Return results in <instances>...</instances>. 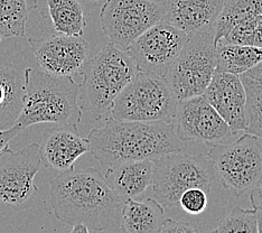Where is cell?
Listing matches in <instances>:
<instances>
[{
  "label": "cell",
  "mask_w": 262,
  "mask_h": 233,
  "mask_svg": "<svg viewBox=\"0 0 262 233\" xmlns=\"http://www.w3.org/2000/svg\"><path fill=\"white\" fill-rule=\"evenodd\" d=\"M50 194L53 211L61 222L84 224L90 232L120 231L124 201L98 170L61 172L51 182Z\"/></svg>",
  "instance_id": "obj_1"
},
{
  "label": "cell",
  "mask_w": 262,
  "mask_h": 233,
  "mask_svg": "<svg viewBox=\"0 0 262 233\" xmlns=\"http://www.w3.org/2000/svg\"><path fill=\"white\" fill-rule=\"evenodd\" d=\"M89 152L100 164L155 160L166 154L182 153L183 145L174 124L166 121H124L110 118L88 137Z\"/></svg>",
  "instance_id": "obj_2"
},
{
  "label": "cell",
  "mask_w": 262,
  "mask_h": 233,
  "mask_svg": "<svg viewBox=\"0 0 262 233\" xmlns=\"http://www.w3.org/2000/svg\"><path fill=\"white\" fill-rule=\"evenodd\" d=\"M23 109L16 123L24 130L37 123L77 124L82 109L80 88L72 77L47 74L40 69L27 68Z\"/></svg>",
  "instance_id": "obj_3"
},
{
  "label": "cell",
  "mask_w": 262,
  "mask_h": 233,
  "mask_svg": "<svg viewBox=\"0 0 262 233\" xmlns=\"http://www.w3.org/2000/svg\"><path fill=\"white\" fill-rule=\"evenodd\" d=\"M137 71L127 51L112 43L105 45L97 55L89 57L79 71L82 75L79 84L81 109L90 112L95 119L102 118Z\"/></svg>",
  "instance_id": "obj_4"
},
{
  "label": "cell",
  "mask_w": 262,
  "mask_h": 233,
  "mask_svg": "<svg viewBox=\"0 0 262 233\" xmlns=\"http://www.w3.org/2000/svg\"><path fill=\"white\" fill-rule=\"evenodd\" d=\"M178 99L164 75L137 71L111 107V118L172 123Z\"/></svg>",
  "instance_id": "obj_5"
},
{
  "label": "cell",
  "mask_w": 262,
  "mask_h": 233,
  "mask_svg": "<svg viewBox=\"0 0 262 233\" xmlns=\"http://www.w3.org/2000/svg\"><path fill=\"white\" fill-rule=\"evenodd\" d=\"M152 192L160 204L178 206L181 195L190 187L211 192L216 177L214 165L207 154H166L154 160Z\"/></svg>",
  "instance_id": "obj_6"
},
{
  "label": "cell",
  "mask_w": 262,
  "mask_h": 233,
  "mask_svg": "<svg viewBox=\"0 0 262 233\" xmlns=\"http://www.w3.org/2000/svg\"><path fill=\"white\" fill-rule=\"evenodd\" d=\"M215 53L213 28L201 29L189 36L165 74L178 100L205 92L216 70Z\"/></svg>",
  "instance_id": "obj_7"
},
{
  "label": "cell",
  "mask_w": 262,
  "mask_h": 233,
  "mask_svg": "<svg viewBox=\"0 0 262 233\" xmlns=\"http://www.w3.org/2000/svg\"><path fill=\"white\" fill-rule=\"evenodd\" d=\"M225 188L240 197L262 182V145L247 134L232 143H214L207 153Z\"/></svg>",
  "instance_id": "obj_8"
},
{
  "label": "cell",
  "mask_w": 262,
  "mask_h": 233,
  "mask_svg": "<svg viewBox=\"0 0 262 233\" xmlns=\"http://www.w3.org/2000/svg\"><path fill=\"white\" fill-rule=\"evenodd\" d=\"M41 167L38 143L17 152L4 149L0 153V203L14 211L31 206L38 193L35 177Z\"/></svg>",
  "instance_id": "obj_9"
},
{
  "label": "cell",
  "mask_w": 262,
  "mask_h": 233,
  "mask_svg": "<svg viewBox=\"0 0 262 233\" xmlns=\"http://www.w3.org/2000/svg\"><path fill=\"white\" fill-rule=\"evenodd\" d=\"M163 19V3L152 0H106L100 11L103 34L110 38V43L123 51Z\"/></svg>",
  "instance_id": "obj_10"
},
{
  "label": "cell",
  "mask_w": 262,
  "mask_h": 233,
  "mask_svg": "<svg viewBox=\"0 0 262 233\" xmlns=\"http://www.w3.org/2000/svg\"><path fill=\"white\" fill-rule=\"evenodd\" d=\"M172 124L183 142L214 145L235 135L203 94L178 100Z\"/></svg>",
  "instance_id": "obj_11"
},
{
  "label": "cell",
  "mask_w": 262,
  "mask_h": 233,
  "mask_svg": "<svg viewBox=\"0 0 262 233\" xmlns=\"http://www.w3.org/2000/svg\"><path fill=\"white\" fill-rule=\"evenodd\" d=\"M189 36L171 24L160 22L148 28L128 47L138 71L166 74Z\"/></svg>",
  "instance_id": "obj_12"
},
{
  "label": "cell",
  "mask_w": 262,
  "mask_h": 233,
  "mask_svg": "<svg viewBox=\"0 0 262 233\" xmlns=\"http://www.w3.org/2000/svg\"><path fill=\"white\" fill-rule=\"evenodd\" d=\"M28 40L39 69L54 76L72 77L90 57L91 46L83 36L57 33Z\"/></svg>",
  "instance_id": "obj_13"
},
{
  "label": "cell",
  "mask_w": 262,
  "mask_h": 233,
  "mask_svg": "<svg viewBox=\"0 0 262 233\" xmlns=\"http://www.w3.org/2000/svg\"><path fill=\"white\" fill-rule=\"evenodd\" d=\"M203 95L235 134L246 129L247 92L240 75L215 71Z\"/></svg>",
  "instance_id": "obj_14"
},
{
  "label": "cell",
  "mask_w": 262,
  "mask_h": 233,
  "mask_svg": "<svg viewBox=\"0 0 262 233\" xmlns=\"http://www.w3.org/2000/svg\"><path fill=\"white\" fill-rule=\"evenodd\" d=\"M39 151L43 166L65 172L73 170L75 161L89 153V141L80 135L76 124H56L45 130Z\"/></svg>",
  "instance_id": "obj_15"
},
{
  "label": "cell",
  "mask_w": 262,
  "mask_h": 233,
  "mask_svg": "<svg viewBox=\"0 0 262 233\" xmlns=\"http://www.w3.org/2000/svg\"><path fill=\"white\" fill-rule=\"evenodd\" d=\"M225 0H164V19L188 36L213 28Z\"/></svg>",
  "instance_id": "obj_16"
},
{
  "label": "cell",
  "mask_w": 262,
  "mask_h": 233,
  "mask_svg": "<svg viewBox=\"0 0 262 233\" xmlns=\"http://www.w3.org/2000/svg\"><path fill=\"white\" fill-rule=\"evenodd\" d=\"M154 160L141 159L111 165L105 173L109 186L123 201L135 199L151 185Z\"/></svg>",
  "instance_id": "obj_17"
},
{
  "label": "cell",
  "mask_w": 262,
  "mask_h": 233,
  "mask_svg": "<svg viewBox=\"0 0 262 233\" xmlns=\"http://www.w3.org/2000/svg\"><path fill=\"white\" fill-rule=\"evenodd\" d=\"M165 219L164 206L156 199L142 202L128 199L122 207L120 232L160 233Z\"/></svg>",
  "instance_id": "obj_18"
},
{
  "label": "cell",
  "mask_w": 262,
  "mask_h": 233,
  "mask_svg": "<svg viewBox=\"0 0 262 233\" xmlns=\"http://www.w3.org/2000/svg\"><path fill=\"white\" fill-rule=\"evenodd\" d=\"M24 95V71L10 65H0V128L8 129L16 123L23 109Z\"/></svg>",
  "instance_id": "obj_19"
},
{
  "label": "cell",
  "mask_w": 262,
  "mask_h": 233,
  "mask_svg": "<svg viewBox=\"0 0 262 233\" xmlns=\"http://www.w3.org/2000/svg\"><path fill=\"white\" fill-rule=\"evenodd\" d=\"M262 17V0H225L213 25L215 44L230 29L252 23Z\"/></svg>",
  "instance_id": "obj_20"
},
{
  "label": "cell",
  "mask_w": 262,
  "mask_h": 233,
  "mask_svg": "<svg viewBox=\"0 0 262 233\" xmlns=\"http://www.w3.org/2000/svg\"><path fill=\"white\" fill-rule=\"evenodd\" d=\"M46 10L55 32L83 36L85 28L84 8L79 0H45Z\"/></svg>",
  "instance_id": "obj_21"
},
{
  "label": "cell",
  "mask_w": 262,
  "mask_h": 233,
  "mask_svg": "<svg viewBox=\"0 0 262 233\" xmlns=\"http://www.w3.org/2000/svg\"><path fill=\"white\" fill-rule=\"evenodd\" d=\"M216 70L241 75L262 61V47L216 44Z\"/></svg>",
  "instance_id": "obj_22"
},
{
  "label": "cell",
  "mask_w": 262,
  "mask_h": 233,
  "mask_svg": "<svg viewBox=\"0 0 262 233\" xmlns=\"http://www.w3.org/2000/svg\"><path fill=\"white\" fill-rule=\"evenodd\" d=\"M37 7V0H0V38L25 36L27 18Z\"/></svg>",
  "instance_id": "obj_23"
},
{
  "label": "cell",
  "mask_w": 262,
  "mask_h": 233,
  "mask_svg": "<svg viewBox=\"0 0 262 233\" xmlns=\"http://www.w3.org/2000/svg\"><path fill=\"white\" fill-rule=\"evenodd\" d=\"M247 92L246 131L262 140V80L240 75Z\"/></svg>",
  "instance_id": "obj_24"
},
{
  "label": "cell",
  "mask_w": 262,
  "mask_h": 233,
  "mask_svg": "<svg viewBox=\"0 0 262 233\" xmlns=\"http://www.w3.org/2000/svg\"><path fill=\"white\" fill-rule=\"evenodd\" d=\"M216 233H230V232H248L257 233V219L255 210H248L240 206H235L230 212L228 217L220 221L216 228L213 230Z\"/></svg>",
  "instance_id": "obj_25"
},
{
  "label": "cell",
  "mask_w": 262,
  "mask_h": 233,
  "mask_svg": "<svg viewBox=\"0 0 262 233\" xmlns=\"http://www.w3.org/2000/svg\"><path fill=\"white\" fill-rule=\"evenodd\" d=\"M207 192L200 187H190L184 192L178 202V206L182 207L184 212L192 215L203 213L208 204Z\"/></svg>",
  "instance_id": "obj_26"
},
{
  "label": "cell",
  "mask_w": 262,
  "mask_h": 233,
  "mask_svg": "<svg viewBox=\"0 0 262 233\" xmlns=\"http://www.w3.org/2000/svg\"><path fill=\"white\" fill-rule=\"evenodd\" d=\"M199 231L200 229L195 228L190 223L171 219H165L160 229V233H194Z\"/></svg>",
  "instance_id": "obj_27"
},
{
  "label": "cell",
  "mask_w": 262,
  "mask_h": 233,
  "mask_svg": "<svg viewBox=\"0 0 262 233\" xmlns=\"http://www.w3.org/2000/svg\"><path fill=\"white\" fill-rule=\"evenodd\" d=\"M24 129L19 127L18 124H14L13 127L8 129H2L0 128V153H2L4 149L9 147V142L16 138L17 136L21 134Z\"/></svg>",
  "instance_id": "obj_28"
},
{
  "label": "cell",
  "mask_w": 262,
  "mask_h": 233,
  "mask_svg": "<svg viewBox=\"0 0 262 233\" xmlns=\"http://www.w3.org/2000/svg\"><path fill=\"white\" fill-rule=\"evenodd\" d=\"M249 45L262 47V17L255 22L252 33L250 35Z\"/></svg>",
  "instance_id": "obj_29"
},
{
  "label": "cell",
  "mask_w": 262,
  "mask_h": 233,
  "mask_svg": "<svg viewBox=\"0 0 262 233\" xmlns=\"http://www.w3.org/2000/svg\"><path fill=\"white\" fill-rule=\"evenodd\" d=\"M250 202H251L253 208H262V182L251 189Z\"/></svg>",
  "instance_id": "obj_30"
},
{
  "label": "cell",
  "mask_w": 262,
  "mask_h": 233,
  "mask_svg": "<svg viewBox=\"0 0 262 233\" xmlns=\"http://www.w3.org/2000/svg\"><path fill=\"white\" fill-rule=\"evenodd\" d=\"M244 75L253 77V79H259L262 80V61H260L257 65H254L252 69H250L247 71L246 73H243Z\"/></svg>",
  "instance_id": "obj_31"
},
{
  "label": "cell",
  "mask_w": 262,
  "mask_h": 233,
  "mask_svg": "<svg viewBox=\"0 0 262 233\" xmlns=\"http://www.w3.org/2000/svg\"><path fill=\"white\" fill-rule=\"evenodd\" d=\"M71 232H72V233H89V232H90V229H89L88 226L84 225V224L77 223V224L72 225Z\"/></svg>",
  "instance_id": "obj_32"
},
{
  "label": "cell",
  "mask_w": 262,
  "mask_h": 233,
  "mask_svg": "<svg viewBox=\"0 0 262 233\" xmlns=\"http://www.w3.org/2000/svg\"><path fill=\"white\" fill-rule=\"evenodd\" d=\"M255 219H257V228L258 232L262 233V208H254Z\"/></svg>",
  "instance_id": "obj_33"
},
{
  "label": "cell",
  "mask_w": 262,
  "mask_h": 233,
  "mask_svg": "<svg viewBox=\"0 0 262 233\" xmlns=\"http://www.w3.org/2000/svg\"><path fill=\"white\" fill-rule=\"evenodd\" d=\"M152 2H156V3H164V0H152Z\"/></svg>",
  "instance_id": "obj_34"
},
{
  "label": "cell",
  "mask_w": 262,
  "mask_h": 233,
  "mask_svg": "<svg viewBox=\"0 0 262 233\" xmlns=\"http://www.w3.org/2000/svg\"><path fill=\"white\" fill-rule=\"evenodd\" d=\"M90 2H99V0H90Z\"/></svg>",
  "instance_id": "obj_35"
}]
</instances>
